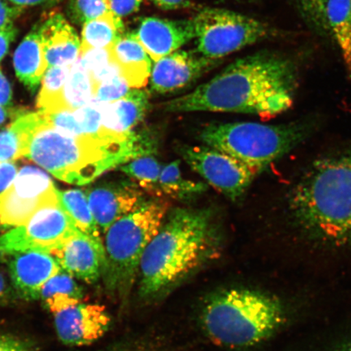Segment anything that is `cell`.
<instances>
[{
    "label": "cell",
    "instance_id": "obj_1",
    "mask_svg": "<svg viewBox=\"0 0 351 351\" xmlns=\"http://www.w3.org/2000/svg\"><path fill=\"white\" fill-rule=\"evenodd\" d=\"M295 60L279 52L258 51L232 62L190 93L162 104L169 112H212L261 117L287 111L298 85Z\"/></svg>",
    "mask_w": 351,
    "mask_h": 351
},
{
    "label": "cell",
    "instance_id": "obj_2",
    "mask_svg": "<svg viewBox=\"0 0 351 351\" xmlns=\"http://www.w3.org/2000/svg\"><path fill=\"white\" fill-rule=\"evenodd\" d=\"M153 144L134 132L122 139L73 136L47 121L34 134L25 158L60 181L83 186L116 166L152 155Z\"/></svg>",
    "mask_w": 351,
    "mask_h": 351
},
{
    "label": "cell",
    "instance_id": "obj_3",
    "mask_svg": "<svg viewBox=\"0 0 351 351\" xmlns=\"http://www.w3.org/2000/svg\"><path fill=\"white\" fill-rule=\"evenodd\" d=\"M289 205L308 238L351 247V153L313 165L293 189Z\"/></svg>",
    "mask_w": 351,
    "mask_h": 351
},
{
    "label": "cell",
    "instance_id": "obj_4",
    "mask_svg": "<svg viewBox=\"0 0 351 351\" xmlns=\"http://www.w3.org/2000/svg\"><path fill=\"white\" fill-rule=\"evenodd\" d=\"M216 241L212 210H171L140 263V295H156L177 282L209 256Z\"/></svg>",
    "mask_w": 351,
    "mask_h": 351
},
{
    "label": "cell",
    "instance_id": "obj_5",
    "mask_svg": "<svg viewBox=\"0 0 351 351\" xmlns=\"http://www.w3.org/2000/svg\"><path fill=\"white\" fill-rule=\"evenodd\" d=\"M287 319L285 306L271 293L230 289L216 293L205 305L202 322L214 343L232 348L256 346L270 339Z\"/></svg>",
    "mask_w": 351,
    "mask_h": 351
},
{
    "label": "cell",
    "instance_id": "obj_6",
    "mask_svg": "<svg viewBox=\"0 0 351 351\" xmlns=\"http://www.w3.org/2000/svg\"><path fill=\"white\" fill-rule=\"evenodd\" d=\"M169 208L167 202L158 197L145 201L105 232L106 266L103 276L110 289L122 295L130 291L139 273L143 254L159 232Z\"/></svg>",
    "mask_w": 351,
    "mask_h": 351
},
{
    "label": "cell",
    "instance_id": "obj_7",
    "mask_svg": "<svg viewBox=\"0 0 351 351\" xmlns=\"http://www.w3.org/2000/svg\"><path fill=\"white\" fill-rule=\"evenodd\" d=\"M306 124L265 125L232 122L208 125L199 134L206 146L238 160L256 174L306 138Z\"/></svg>",
    "mask_w": 351,
    "mask_h": 351
},
{
    "label": "cell",
    "instance_id": "obj_8",
    "mask_svg": "<svg viewBox=\"0 0 351 351\" xmlns=\"http://www.w3.org/2000/svg\"><path fill=\"white\" fill-rule=\"evenodd\" d=\"M192 20L197 51L210 60L222 59L280 35L279 30L265 21L222 8H204Z\"/></svg>",
    "mask_w": 351,
    "mask_h": 351
},
{
    "label": "cell",
    "instance_id": "obj_9",
    "mask_svg": "<svg viewBox=\"0 0 351 351\" xmlns=\"http://www.w3.org/2000/svg\"><path fill=\"white\" fill-rule=\"evenodd\" d=\"M80 232L60 204L51 206L0 235V258L29 252L51 254Z\"/></svg>",
    "mask_w": 351,
    "mask_h": 351
},
{
    "label": "cell",
    "instance_id": "obj_10",
    "mask_svg": "<svg viewBox=\"0 0 351 351\" xmlns=\"http://www.w3.org/2000/svg\"><path fill=\"white\" fill-rule=\"evenodd\" d=\"M59 204L58 190L49 176L34 167H24L0 193V227L23 226L39 210Z\"/></svg>",
    "mask_w": 351,
    "mask_h": 351
},
{
    "label": "cell",
    "instance_id": "obj_11",
    "mask_svg": "<svg viewBox=\"0 0 351 351\" xmlns=\"http://www.w3.org/2000/svg\"><path fill=\"white\" fill-rule=\"evenodd\" d=\"M178 150L193 171L232 201L243 195L257 175L234 158L206 145H182Z\"/></svg>",
    "mask_w": 351,
    "mask_h": 351
},
{
    "label": "cell",
    "instance_id": "obj_12",
    "mask_svg": "<svg viewBox=\"0 0 351 351\" xmlns=\"http://www.w3.org/2000/svg\"><path fill=\"white\" fill-rule=\"evenodd\" d=\"M219 64L199 52L178 50L155 62L150 76L151 91L166 95L185 90Z\"/></svg>",
    "mask_w": 351,
    "mask_h": 351
},
{
    "label": "cell",
    "instance_id": "obj_13",
    "mask_svg": "<svg viewBox=\"0 0 351 351\" xmlns=\"http://www.w3.org/2000/svg\"><path fill=\"white\" fill-rule=\"evenodd\" d=\"M111 322L104 306L82 302L54 315L57 336L71 346L94 343L108 331Z\"/></svg>",
    "mask_w": 351,
    "mask_h": 351
},
{
    "label": "cell",
    "instance_id": "obj_14",
    "mask_svg": "<svg viewBox=\"0 0 351 351\" xmlns=\"http://www.w3.org/2000/svg\"><path fill=\"white\" fill-rule=\"evenodd\" d=\"M86 193L96 225L104 235L114 223L145 202L143 191L127 182L107 184Z\"/></svg>",
    "mask_w": 351,
    "mask_h": 351
},
{
    "label": "cell",
    "instance_id": "obj_15",
    "mask_svg": "<svg viewBox=\"0 0 351 351\" xmlns=\"http://www.w3.org/2000/svg\"><path fill=\"white\" fill-rule=\"evenodd\" d=\"M51 254L66 273L88 284L97 282L106 266L103 241L82 232Z\"/></svg>",
    "mask_w": 351,
    "mask_h": 351
},
{
    "label": "cell",
    "instance_id": "obj_16",
    "mask_svg": "<svg viewBox=\"0 0 351 351\" xmlns=\"http://www.w3.org/2000/svg\"><path fill=\"white\" fill-rule=\"evenodd\" d=\"M5 260L12 287L16 295L25 300H39L44 285L62 269L56 258L48 253H17Z\"/></svg>",
    "mask_w": 351,
    "mask_h": 351
},
{
    "label": "cell",
    "instance_id": "obj_17",
    "mask_svg": "<svg viewBox=\"0 0 351 351\" xmlns=\"http://www.w3.org/2000/svg\"><path fill=\"white\" fill-rule=\"evenodd\" d=\"M136 37L154 62L173 53L195 38L193 20L146 17L138 25Z\"/></svg>",
    "mask_w": 351,
    "mask_h": 351
},
{
    "label": "cell",
    "instance_id": "obj_18",
    "mask_svg": "<svg viewBox=\"0 0 351 351\" xmlns=\"http://www.w3.org/2000/svg\"><path fill=\"white\" fill-rule=\"evenodd\" d=\"M43 50L48 68L73 65L80 56L81 40L76 29L56 12L39 25Z\"/></svg>",
    "mask_w": 351,
    "mask_h": 351
},
{
    "label": "cell",
    "instance_id": "obj_19",
    "mask_svg": "<svg viewBox=\"0 0 351 351\" xmlns=\"http://www.w3.org/2000/svg\"><path fill=\"white\" fill-rule=\"evenodd\" d=\"M150 108V92L132 89L115 102L104 104L99 133L124 135L141 123Z\"/></svg>",
    "mask_w": 351,
    "mask_h": 351
},
{
    "label": "cell",
    "instance_id": "obj_20",
    "mask_svg": "<svg viewBox=\"0 0 351 351\" xmlns=\"http://www.w3.org/2000/svg\"><path fill=\"white\" fill-rule=\"evenodd\" d=\"M108 50L113 64L131 88L142 89L147 84L152 69V59L135 33H124Z\"/></svg>",
    "mask_w": 351,
    "mask_h": 351
},
{
    "label": "cell",
    "instance_id": "obj_21",
    "mask_svg": "<svg viewBox=\"0 0 351 351\" xmlns=\"http://www.w3.org/2000/svg\"><path fill=\"white\" fill-rule=\"evenodd\" d=\"M16 75L19 80L35 92L42 82L48 65L44 56L39 26L34 27L21 41L13 56Z\"/></svg>",
    "mask_w": 351,
    "mask_h": 351
},
{
    "label": "cell",
    "instance_id": "obj_22",
    "mask_svg": "<svg viewBox=\"0 0 351 351\" xmlns=\"http://www.w3.org/2000/svg\"><path fill=\"white\" fill-rule=\"evenodd\" d=\"M46 123L43 112H30L16 118L0 131V163L25 157L34 134Z\"/></svg>",
    "mask_w": 351,
    "mask_h": 351
},
{
    "label": "cell",
    "instance_id": "obj_23",
    "mask_svg": "<svg viewBox=\"0 0 351 351\" xmlns=\"http://www.w3.org/2000/svg\"><path fill=\"white\" fill-rule=\"evenodd\" d=\"M326 16L329 35L351 77V0H328Z\"/></svg>",
    "mask_w": 351,
    "mask_h": 351
},
{
    "label": "cell",
    "instance_id": "obj_24",
    "mask_svg": "<svg viewBox=\"0 0 351 351\" xmlns=\"http://www.w3.org/2000/svg\"><path fill=\"white\" fill-rule=\"evenodd\" d=\"M83 291L76 279L61 269L44 285L39 300L53 313L69 308L82 301Z\"/></svg>",
    "mask_w": 351,
    "mask_h": 351
},
{
    "label": "cell",
    "instance_id": "obj_25",
    "mask_svg": "<svg viewBox=\"0 0 351 351\" xmlns=\"http://www.w3.org/2000/svg\"><path fill=\"white\" fill-rule=\"evenodd\" d=\"M121 17L112 12L82 25L81 52L90 49H108L124 34Z\"/></svg>",
    "mask_w": 351,
    "mask_h": 351
},
{
    "label": "cell",
    "instance_id": "obj_26",
    "mask_svg": "<svg viewBox=\"0 0 351 351\" xmlns=\"http://www.w3.org/2000/svg\"><path fill=\"white\" fill-rule=\"evenodd\" d=\"M95 99L93 84L89 72L77 60L66 81L60 111H75Z\"/></svg>",
    "mask_w": 351,
    "mask_h": 351
},
{
    "label": "cell",
    "instance_id": "obj_27",
    "mask_svg": "<svg viewBox=\"0 0 351 351\" xmlns=\"http://www.w3.org/2000/svg\"><path fill=\"white\" fill-rule=\"evenodd\" d=\"M61 206L75 223L77 229L90 238L103 241L92 214L86 193L80 190L58 191Z\"/></svg>",
    "mask_w": 351,
    "mask_h": 351
},
{
    "label": "cell",
    "instance_id": "obj_28",
    "mask_svg": "<svg viewBox=\"0 0 351 351\" xmlns=\"http://www.w3.org/2000/svg\"><path fill=\"white\" fill-rule=\"evenodd\" d=\"M162 167L155 156L144 155L121 165V170L137 183L142 191L160 197H162L159 184Z\"/></svg>",
    "mask_w": 351,
    "mask_h": 351
},
{
    "label": "cell",
    "instance_id": "obj_29",
    "mask_svg": "<svg viewBox=\"0 0 351 351\" xmlns=\"http://www.w3.org/2000/svg\"><path fill=\"white\" fill-rule=\"evenodd\" d=\"M179 160L162 167L160 177V190L162 196L174 199H187L200 195L207 190L204 183L197 182L183 177Z\"/></svg>",
    "mask_w": 351,
    "mask_h": 351
},
{
    "label": "cell",
    "instance_id": "obj_30",
    "mask_svg": "<svg viewBox=\"0 0 351 351\" xmlns=\"http://www.w3.org/2000/svg\"><path fill=\"white\" fill-rule=\"evenodd\" d=\"M72 66H53L47 69L37 99L39 112L51 113L60 111L64 87Z\"/></svg>",
    "mask_w": 351,
    "mask_h": 351
},
{
    "label": "cell",
    "instance_id": "obj_31",
    "mask_svg": "<svg viewBox=\"0 0 351 351\" xmlns=\"http://www.w3.org/2000/svg\"><path fill=\"white\" fill-rule=\"evenodd\" d=\"M328 0H293L298 14L305 24L322 38H330L329 35L326 8Z\"/></svg>",
    "mask_w": 351,
    "mask_h": 351
},
{
    "label": "cell",
    "instance_id": "obj_32",
    "mask_svg": "<svg viewBox=\"0 0 351 351\" xmlns=\"http://www.w3.org/2000/svg\"><path fill=\"white\" fill-rule=\"evenodd\" d=\"M111 12L109 0H69L67 14L73 23L83 25Z\"/></svg>",
    "mask_w": 351,
    "mask_h": 351
},
{
    "label": "cell",
    "instance_id": "obj_33",
    "mask_svg": "<svg viewBox=\"0 0 351 351\" xmlns=\"http://www.w3.org/2000/svg\"><path fill=\"white\" fill-rule=\"evenodd\" d=\"M104 103L95 99L86 106L73 111L76 120L80 125L83 135L100 137Z\"/></svg>",
    "mask_w": 351,
    "mask_h": 351
},
{
    "label": "cell",
    "instance_id": "obj_34",
    "mask_svg": "<svg viewBox=\"0 0 351 351\" xmlns=\"http://www.w3.org/2000/svg\"><path fill=\"white\" fill-rule=\"evenodd\" d=\"M132 88L121 74L101 82L95 90V99L100 103H112L124 97Z\"/></svg>",
    "mask_w": 351,
    "mask_h": 351
},
{
    "label": "cell",
    "instance_id": "obj_35",
    "mask_svg": "<svg viewBox=\"0 0 351 351\" xmlns=\"http://www.w3.org/2000/svg\"><path fill=\"white\" fill-rule=\"evenodd\" d=\"M0 351H36L32 341L22 337L0 335Z\"/></svg>",
    "mask_w": 351,
    "mask_h": 351
},
{
    "label": "cell",
    "instance_id": "obj_36",
    "mask_svg": "<svg viewBox=\"0 0 351 351\" xmlns=\"http://www.w3.org/2000/svg\"><path fill=\"white\" fill-rule=\"evenodd\" d=\"M144 0H109L110 10L117 16L125 17L139 10Z\"/></svg>",
    "mask_w": 351,
    "mask_h": 351
},
{
    "label": "cell",
    "instance_id": "obj_37",
    "mask_svg": "<svg viewBox=\"0 0 351 351\" xmlns=\"http://www.w3.org/2000/svg\"><path fill=\"white\" fill-rule=\"evenodd\" d=\"M23 12V8L0 0V28L13 24V21Z\"/></svg>",
    "mask_w": 351,
    "mask_h": 351
},
{
    "label": "cell",
    "instance_id": "obj_38",
    "mask_svg": "<svg viewBox=\"0 0 351 351\" xmlns=\"http://www.w3.org/2000/svg\"><path fill=\"white\" fill-rule=\"evenodd\" d=\"M19 173V168L13 161L0 163V193L11 185Z\"/></svg>",
    "mask_w": 351,
    "mask_h": 351
},
{
    "label": "cell",
    "instance_id": "obj_39",
    "mask_svg": "<svg viewBox=\"0 0 351 351\" xmlns=\"http://www.w3.org/2000/svg\"><path fill=\"white\" fill-rule=\"evenodd\" d=\"M17 35V29L11 25L0 28V61L8 54L11 43L14 41Z\"/></svg>",
    "mask_w": 351,
    "mask_h": 351
},
{
    "label": "cell",
    "instance_id": "obj_40",
    "mask_svg": "<svg viewBox=\"0 0 351 351\" xmlns=\"http://www.w3.org/2000/svg\"><path fill=\"white\" fill-rule=\"evenodd\" d=\"M16 292L6 276L0 271V306L6 305L14 300Z\"/></svg>",
    "mask_w": 351,
    "mask_h": 351
},
{
    "label": "cell",
    "instance_id": "obj_41",
    "mask_svg": "<svg viewBox=\"0 0 351 351\" xmlns=\"http://www.w3.org/2000/svg\"><path fill=\"white\" fill-rule=\"evenodd\" d=\"M12 101V90L10 82L3 75L0 69V105L3 107H10Z\"/></svg>",
    "mask_w": 351,
    "mask_h": 351
},
{
    "label": "cell",
    "instance_id": "obj_42",
    "mask_svg": "<svg viewBox=\"0 0 351 351\" xmlns=\"http://www.w3.org/2000/svg\"><path fill=\"white\" fill-rule=\"evenodd\" d=\"M156 6L164 10H177L190 5L191 0H152Z\"/></svg>",
    "mask_w": 351,
    "mask_h": 351
},
{
    "label": "cell",
    "instance_id": "obj_43",
    "mask_svg": "<svg viewBox=\"0 0 351 351\" xmlns=\"http://www.w3.org/2000/svg\"><path fill=\"white\" fill-rule=\"evenodd\" d=\"M10 1L13 4V5L24 8L38 5V4L48 2L49 0H10Z\"/></svg>",
    "mask_w": 351,
    "mask_h": 351
},
{
    "label": "cell",
    "instance_id": "obj_44",
    "mask_svg": "<svg viewBox=\"0 0 351 351\" xmlns=\"http://www.w3.org/2000/svg\"><path fill=\"white\" fill-rule=\"evenodd\" d=\"M330 351H351V340L344 341Z\"/></svg>",
    "mask_w": 351,
    "mask_h": 351
},
{
    "label": "cell",
    "instance_id": "obj_45",
    "mask_svg": "<svg viewBox=\"0 0 351 351\" xmlns=\"http://www.w3.org/2000/svg\"><path fill=\"white\" fill-rule=\"evenodd\" d=\"M8 117V111L6 107L2 106L0 105V125L3 124L5 122Z\"/></svg>",
    "mask_w": 351,
    "mask_h": 351
},
{
    "label": "cell",
    "instance_id": "obj_46",
    "mask_svg": "<svg viewBox=\"0 0 351 351\" xmlns=\"http://www.w3.org/2000/svg\"><path fill=\"white\" fill-rule=\"evenodd\" d=\"M61 1H62V0H49L48 3H49L50 5H52V4H56Z\"/></svg>",
    "mask_w": 351,
    "mask_h": 351
},
{
    "label": "cell",
    "instance_id": "obj_47",
    "mask_svg": "<svg viewBox=\"0 0 351 351\" xmlns=\"http://www.w3.org/2000/svg\"><path fill=\"white\" fill-rule=\"evenodd\" d=\"M226 1H228V0H226ZM234 1H243V0H234ZM245 1H247V0H245Z\"/></svg>",
    "mask_w": 351,
    "mask_h": 351
}]
</instances>
